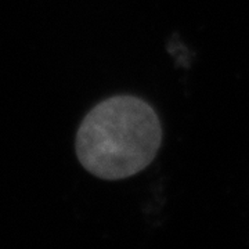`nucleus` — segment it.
I'll return each instance as SVG.
<instances>
[{
    "mask_svg": "<svg viewBox=\"0 0 249 249\" xmlns=\"http://www.w3.org/2000/svg\"><path fill=\"white\" fill-rule=\"evenodd\" d=\"M162 144L157 112L134 96L101 101L82 121L76 155L82 166L103 180H121L145 169Z\"/></svg>",
    "mask_w": 249,
    "mask_h": 249,
    "instance_id": "nucleus-1",
    "label": "nucleus"
}]
</instances>
